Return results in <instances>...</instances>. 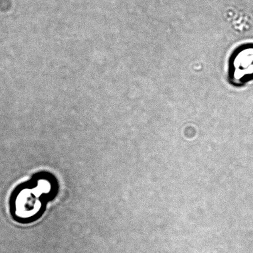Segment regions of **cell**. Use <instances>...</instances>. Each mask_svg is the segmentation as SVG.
Masks as SVG:
<instances>
[{"mask_svg":"<svg viewBox=\"0 0 253 253\" xmlns=\"http://www.w3.org/2000/svg\"><path fill=\"white\" fill-rule=\"evenodd\" d=\"M57 191L55 177L48 173L36 174L31 180L17 186L12 193L9 201L12 217L23 223L38 219Z\"/></svg>","mask_w":253,"mask_h":253,"instance_id":"6da1fadb","label":"cell"},{"mask_svg":"<svg viewBox=\"0 0 253 253\" xmlns=\"http://www.w3.org/2000/svg\"><path fill=\"white\" fill-rule=\"evenodd\" d=\"M227 79L235 89L253 82V42L240 44L233 49L227 60Z\"/></svg>","mask_w":253,"mask_h":253,"instance_id":"7a4b0ae2","label":"cell"}]
</instances>
